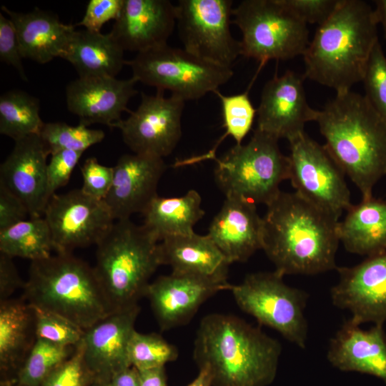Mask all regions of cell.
<instances>
[{"instance_id":"cell-1","label":"cell","mask_w":386,"mask_h":386,"mask_svg":"<svg viewBox=\"0 0 386 386\" xmlns=\"http://www.w3.org/2000/svg\"><path fill=\"white\" fill-rule=\"evenodd\" d=\"M338 223L296 192L281 191L262 217V249L283 277L336 269Z\"/></svg>"},{"instance_id":"cell-2","label":"cell","mask_w":386,"mask_h":386,"mask_svg":"<svg viewBox=\"0 0 386 386\" xmlns=\"http://www.w3.org/2000/svg\"><path fill=\"white\" fill-rule=\"evenodd\" d=\"M282 352L278 340L234 315L202 318L194 344L199 368L209 369L212 386H268Z\"/></svg>"},{"instance_id":"cell-3","label":"cell","mask_w":386,"mask_h":386,"mask_svg":"<svg viewBox=\"0 0 386 386\" xmlns=\"http://www.w3.org/2000/svg\"><path fill=\"white\" fill-rule=\"evenodd\" d=\"M315 122L325 146L362 199L372 197L374 186L386 175V121L365 95L348 91L337 93Z\"/></svg>"},{"instance_id":"cell-4","label":"cell","mask_w":386,"mask_h":386,"mask_svg":"<svg viewBox=\"0 0 386 386\" xmlns=\"http://www.w3.org/2000/svg\"><path fill=\"white\" fill-rule=\"evenodd\" d=\"M374 9L365 1L340 0L331 16L318 25L303 58L304 76L337 93L362 81L379 41Z\"/></svg>"},{"instance_id":"cell-5","label":"cell","mask_w":386,"mask_h":386,"mask_svg":"<svg viewBox=\"0 0 386 386\" xmlns=\"http://www.w3.org/2000/svg\"><path fill=\"white\" fill-rule=\"evenodd\" d=\"M22 297L86 330L112 312L94 267L72 253L31 262Z\"/></svg>"},{"instance_id":"cell-6","label":"cell","mask_w":386,"mask_h":386,"mask_svg":"<svg viewBox=\"0 0 386 386\" xmlns=\"http://www.w3.org/2000/svg\"><path fill=\"white\" fill-rule=\"evenodd\" d=\"M159 243L145 226L127 219L114 222L97 244L94 269L112 312L138 305L146 296L162 265Z\"/></svg>"},{"instance_id":"cell-7","label":"cell","mask_w":386,"mask_h":386,"mask_svg":"<svg viewBox=\"0 0 386 386\" xmlns=\"http://www.w3.org/2000/svg\"><path fill=\"white\" fill-rule=\"evenodd\" d=\"M275 137L255 129L249 142L235 144L217 162L216 183L226 197L269 204L290 177V160Z\"/></svg>"},{"instance_id":"cell-8","label":"cell","mask_w":386,"mask_h":386,"mask_svg":"<svg viewBox=\"0 0 386 386\" xmlns=\"http://www.w3.org/2000/svg\"><path fill=\"white\" fill-rule=\"evenodd\" d=\"M232 16L242 35V55L261 65L303 55L310 43L307 24L282 0H244Z\"/></svg>"},{"instance_id":"cell-9","label":"cell","mask_w":386,"mask_h":386,"mask_svg":"<svg viewBox=\"0 0 386 386\" xmlns=\"http://www.w3.org/2000/svg\"><path fill=\"white\" fill-rule=\"evenodd\" d=\"M137 82L168 90L184 102L214 92L233 76L232 68L202 59L167 44L137 53L127 61Z\"/></svg>"},{"instance_id":"cell-10","label":"cell","mask_w":386,"mask_h":386,"mask_svg":"<svg viewBox=\"0 0 386 386\" xmlns=\"http://www.w3.org/2000/svg\"><path fill=\"white\" fill-rule=\"evenodd\" d=\"M230 291L239 308L259 325L305 348L308 324L305 311L309 297L306 292L285 284L276 271L249 274L242 282L232 285Z\"/></svg>"},{"instance_id":"cell-11","label":"cell","mask_w":386,"mask_h":386,"mask_svg":"<svg viewBox=\"0 0 386 386\" xmlns=\"http://www.w3.org/2000/svg\"><path fill=\"white\" fill-rule=\"evenodd\" d=\"M290 177L296 193L336 219L352 205L345 173L326 147L305 132L288 140Z\"/></svg>"},{"instance_id":"cell-12","label":"cell","mask_w":386,"mask_h":386,"mask_svg":"<svg viewBox=\"0 0 386 386\" xmlns=\"http://www.w3.org/2000/svg\"><path fill=\"white\" fill-rule=\"evenodd\" d=\"M176 24L184 49L209 62L232 68L242 55L240 41L230 31L231 0H179Z\"/></svg>"},{"instance_id":"cell-13","label":"cell","mask_w":386,"mask_h":386,"mask_svg":"<svg viewBox=\"0 0 386 386\" xmlns=\"http://www.w3.org/2000/svg\"><path fill=\"white\" fill-rule=\"evenodd\" d=\"M43 217L56 253H72L76 248L96 246L115 221L104 200L92 198L81 189L54 194Z\"/></svg>"},{"instance_id":"cell-14","label":"cell","mask_w":386,"mask_h":386,"mask_svg":"<svg viewBox=\"0 0 386 386\" xmlns=\"http://www.w3.org/2000/svg\"><path fill=\"white\" fill-rule=\"evenodd\" d=\"M184 101L172 95L142 93L137 109L112 125L121 131L125 144L134 154L164 158L170 154L182 137Z\"/></svg>"},{"instance_id":"cell-15","label":"cell","mask_w":386,"mask_h":386,"mask_svg":"<svg viewBox=\"0 0 386 386\" xmlns=\"http://www.w3.org/2000/svg\"><path fill=\"white\" fill-rule=\"evenodd\" d=\"M338 282L330 290L332 304L347 310L353 322L386 321V251L352 267H337Z\"/></svg>"},{"instance_id":"cell-16","label":"cell","mask_w":386,"mask_h":386,"mask_svg":"<svg viewBox=\"0 0 386 386\" xmlns=\"http://www.w3.org/2000/svg\"><path fill=\"white\" fill-rule=\"evenodd\" d=\"M231 284L190 274L173 272L150 282L146 297L160 329L163 331L187 324L199 307Z\"/></svg>"},{"instance_id":"cell-17","label":"cell","mask_w":386,"mask_h":386,"mask_svg":"<svg viewBox=\"0 0 386 386\" xmlns=\"http://www.w3.org/2000/svg\"><path fill=\"white\" fill-rule=\"evenodd\" d=\"M303 79L288 70L266 82L257 109L256 129L277 139L289 140L305 132L307 122L316 121L319 111L307 102Z\"/></svg>"},{"instance_id":"cell-18","label":"cell","mask_w":386,"mask_h":386,"mask_svg":"<svg viewBox=\"0 0 386 386\" xmlns=\"http://www.w3.org/2000/svg\"><path fill=\"white\" fill-rule=\"evenodd\" d=\"M139 311V305L113 311L84 330V360L94 382H109L116 373L131 367L128 346Z\"/></svg>"},{"instance_id":"cell-19","label":"cell","mask_w":386,"mask_h":386,"mask_svg":"<svg viewBox=\"0 0 386 386\" xmlns=\"http://www.w3.org/2000/svg\"><path fill=\"white\" fill-rule=\"evenodd\" d=\"M114 167L112 187L104 202L114 220L142 213L158 195L159 182L166 169L163 158L139 154L121 156Z\"/></svg>"},{"instance_id":"cell-20","label":"cell","mask_w":386,"mask_h":386,"mask_svg":"<svg viewBox=\"0 0 386 386\" xmlns=\"http://www.w3.org/2000/svg\"><path fill=\"white\" fill-rule=\"evenodd\" d=\"M39 134L14 141L11 153L0 166V183L18 197L30 217H43L48 204L47 157Z\"/></svg>"},{"instance_id":"cell-21","label":"cell","mask_w":386,"mask_h":386,"mask_svg":"<svg viewBox=\"0 0 386 386\" xmlns=\"http://www.w3.org/2000/svg\"><path fill=\"white\" fill-rule=\"evenodd\" d=\"M133 77H78L66 87L68 110L76 115L79 124H104L110 128L119 121L122 113L128 111L127 104L137 94Z\"/></svg>"},{"instance_id":"cell-22","label":"cell","mask_w":386,"mask_h":386,"mask_svg":"<svg viewBox=\"0 0 386 386\" xmlns=\"http://www.w3.org/2000/svg\"><path fill=\"white\" fill-rule=\"evenodd\" d=\"M175 24L169 0H124L109 34L124 51L139 53L167 44Z\"/></svg>"},{"instance_id":"cell-23","label":"cell","mask_w":386,"mask_h":386,"mask_svg":"<svg viewBox=\"0 0 386 386\" xmlns=\"http://www.w3.org/2000/svg\"><path fill=\"white\" fill-rule=\"evenodd\" d=\"M207 236L230 264L247 261L262 248V218L256 204L238 197H226Z\"/></svg>"},{"instance_id":"cell-24","label":"cell","mask_w":386,"mask_h":386,"mask_svg":"<svg viewBox=\"0 0 386 386\" xmlns=\"http://www.w3.org/2000/svg\"><path fill=\"white\" fill-rule=\"evenodd\" d=\"M327 358L341 371L373 375L386 383V332L383 325L364 330L348 319L331 338Z\"/></svg>"},{"instance_id":"cell-25","label":"cell","mask_w":386,"mask_h":386,"mask_svg":"<svg viewBox=\"0 0 386 386\" xmlns=\"http://www.w3.org/2000/svg\"><path fill=\"white\" fill-rule=\"evenodd\" d=\"M1 10L12 21L23 58L39 64L63 59L76 31L72 24L62 23L51 11L35 8L28 13L16 12L1 6Z\"/></svg>"},{"instance_id":"cell-26","label":"cell","mask_w":386,"mask_h":386,"mask_svg":"<svg viewBox=\"0 0 386 386\" xmlns=\"http://www.w3.org/2000/svg\"><path fill=\"white\" fill-rule=\"evenodd\" d=\"M159 252L161 264L169 265L173 272L227 281L230 263L207 234L167 237L159 242Z\"/></svg>"},{"instance_id":"cell-27","label":"cell","mask_w":386,"mask_h":386,"mask_svg":"<svg viewBox=\"0 0 386 386\" xmlns=\"http://www.w3.org/2000/svg\"><path fill=\"white\" fill-rule=\"evenodd\" d=\"M36 340L34 310L23 297L0 302V369L14 380ZM14 382V381H13Z\"/></svg>"},{"instance_id":"cell-28","label":"cell","mask_w":386,"mask_h":386,"mask_svg":"<svg viewBox=\"0 0 386 386\" xmlns=\"http://www.w3.org/2000/svg\"><path fill=\"white\" fill-rule=\"evenodd\" d=\"M338 236L347 251L369 257L386 251V201L373 197L352 205Z\"/></svg>"},{"instance_id":"cell-29","label":"cell","mask_w":386,"mask_h":386,"mask_svg":"<svg viewBox=\"0 0 386 386\" xmlns=\"http://www.w3.org/2000/svg\"><path fill=\"white\" fill-rule=\"evenodd\" d=\"M124 51L109 33L83 29L74 31L63 59L79 77H116L127 65Z\"/></svg>"},{"instance_id":"cell-30","label":"cell","mask_w":386,"mask_h":386,"mask_svg":"<svg viewBox=\"0 0 386 386\" xmlns=\"http://www.w3.org/2000/svg\"><path fill=\"white\" fill-rule=\"evenodd\" d=\"M198 192L188 191L184 195L164 197L157 195L142 213L144 224L159 242L177 235L194 233V226L204 216Z\"/></svg>"},{"instance_id":"cell-31","label":"cell","mask_w":386,"mask_h":386,"mask_svg":"<svg viewBox=\"0 0 386 386\" xmlns=\"http://www.w3.org/2000/svg\"><path fill=\"white\" fill-rule=\"evenodd\" d=\"M54 250L49 224L44 217H29L0 230V252L31 262L47 258Z\"/></svg>"},{"instance_id":"cell-32","label":"cell","mask_w":386,"mask_h":386,"mask_svg":"<svg viewBox=\"0 0 386 386\" xmlns=\"http://www.w3.org/2000/svg\"><path fill=\"white\" fill-rule=\"evenodd\" d=\"M44 124L38 99L21 90H11L1 95V134L16 141L39 134Z\"/></svg>"},{"instance_id":"cell-33","label":"cell","mask_w":386,"mask_h":386,"mask_svg":"<svg viewBox=\"0 0 386 386\" xmlns=\"http://www.w3.org/2000/svg\"><path fill=\"white\" fill-rule=\"evenodd\" d=\"M76 347L63 346L36 338L12 384L14 386H41L71 355Z\"/></svg>"},{"instance_id":"cell-34","label":"cell","mask_w":386,"mask_h":386,"mask_svg":"<svg viewBox=\"0 0 386 386\" xmlns=\"http://www.w3.org/2000/svg\"><path fill=\"white\" fill-rule=\"evenodd\" d=\"M39 135L49 155L63 150L84 152L105 137L102 130L90 129L82 124L71 126L62 122L44 123Z\"/></svg>"},{"instance_id":"cell-35","label":"cell","mask_w":386,"mask_h":386,"mask_svg":"<svg viewBox=\"0 0 386 386\" xmlns=\"http://www.w3.org/2000/svg\"><path fill=\"white\" fill-rule=\"evenodd\" d=\"M128 359L131 366L137 370L163 367L177 360V348L162 335L134 331L128 346Z\"/></svg>"},{"instance_id":"cell-36","label":"cell","mask_w":386,"mask_h":386,"mask_svg":"<svg viewBox=\"0 0 386 386\" xmlns=\"http://www.w3.org/2000/svg\"><path fill=\"white\" fill-rule=\"evenodd\" d=\"M214 93L219 97L222 110L224 137L230 136L241 144L252 129L257 109L252 105L247 92L226 96L218 90Z\"/></svg>"},{"instance_id":"cell-37","label":"cell","mask_w":386,"mask_h":386,"mask_svg":"<svg viewBox=\"0 0 386 386\" xmlns=\"http://www.w3.org/2000/svg\"><path fill=\"white\" fill-rule=\"evenodd\" d=\"M33 308L36 338L68 347H76L81 342L84 330L59 315L34 307Z\"/></svg>"},{"instance_id":"cell-38","label":"cell","mask_w":386,"mask_h":386,"mask_svg":"<svg viewBox=\"0 0 386 386\" xmlns=\"http://www.w3.org/2000/svg\"><path fill=\"white\" fill-rule=\"evenodd\" d=\"M362 82L365 96L386 121V56L379 41L373 48Z\"/></svg>"},{"instance_id":"cell-39","label":"cell","mask_w":386,"mask_h":386,"mask_svg":"<svg viewBox=\"0 0 386 386\" xmlns=\"http://www.w3.org/2000/svg\"><path fill=\"white\" fill-rule=\"evenodd\" d=\"M94 382V378L84 362L81 342L71 355L59 366L41 386H91Z\"/></svg>"},{"instance_id":"cell-40","label":"cell","mask_w":386,"mask_h":386,"mask_svg":"<svg viewBox=\"0 0 386 386\" xmlns=\"http://www.w3.org/2000/svg\"><path fill=\"white\" fill-rule=\"evenodd\" d=\"M81 191L86 195L104 200L112 185L114 167L100 164L96 157L87 158L81 167Z\"/></svg>"},{"instance_id":"cell-41","label":"cell","mask_w":386,"mask_h":386,"mask_svg":"<svg viewBox=\"0 0 386 386\" xmlns=\"http://www.w3.org/2000/svg\"><path fill=\"white\" fill-rule=\"evenodd\" d=\"M84 152L63 150L51 155L47 164L46 196L48 202L56 191L65 186Z\"/></svg>"},{"instance_id":"cell-42","label":"cell","mask_w":386,"mask_h":386,"mask_svg":"<svg viewBox=\"0 0 386 386\" xmlns=\"http://www.w3.org/2000/svg\"><path fill=\"white\" fill-rule=\"evenodd\" d=\"M124 0H90L81 20L76 24L85 29L101 32L103 25L119 16Z\"/></svg>"},{"instance_id":"cell-43","label":"cell","mask_w":386,"mask_h":386,"mask_svg":"<svg viewBox=\"0 0 386 386\" xmlns=\"http://www.w3.org/2000/svg\"><path fill=\"white\" fill-rule=\"evenodd\" d=\"M18 36L15 27L9 18L0 14V60L14 67L21 77L26 80L22 64Z\"/></svg>"},{"instance_id":"cell-44","label":"cell","mask_w":386,"mask_h":386,"mask_svg":"<svg viewBox=\"0 0 386 386\" xmlns=\"http://www.w3.org/2000/svg\"><path fill=\"white\" fill-rule=\"evenodd\" d=\"M340 0H282V2L305 23L325 22L333 13Z\"/></svg>"},{"instance_id":"cell-45","label":"cell","mask_w":386,"mask_h":386,"mask_svg":"<svg viewBox=\"0 0 386 386\" xmlns=\"http://www.w3.org/2000/svg\"><path fill=\"white\" fill-rule=\"evenodd\" d=\"M29 217V210L21 200L0 183V230Z\"/></svg>"},{"instance_id":"cell-46","label":"cell","mask_w":386,"mask_h":386,"mask_svg":"<svg viewBox=\"0 0 386 386\" xmlns=\"http://www.w3.org/2000/svg\"><path fill=\"white\" fill-rule=\"evenodd\" d=\"M13 258L0 252V302L8 300L24 283L16 269Z\"/></svg>"},{"instance_id":"cell-47","label":"cell","mask_w":386,"mask_h":386,"mask_svg":"<svg viewBox=\"0 0 386 386\" xmlns=\"http://www.w3.org/2000/svg\"><path fill=\"white\" fill-rule=\"evenodd\" d=\"M138 372L139 386H167L164 367Z\"/></svg>"},{"instance_id":"cell-48","label":"cell","mask_w":386,"mask_h":386,"mask_svg":"<svg viewBox=\"0 0 386 386\" xmlns=\"http://www.w3.org/2000/svg\"><path fill=\"white\" fill-rule=\"evenodd\" d=\"M110 386H139V372L131 366L116 373L109 381Z\"/></svg>"},{"instance_id":"cell-49","label":"cell","mask_w":386,"mask_h":386,"mask_svg":"<svg viewBox=\"0 0 386 386\" xmlns=\"http://www.w3.org/2000/svg\"><path fill=\"white\" fill-rule=\"evenodd\" d=\"M375 9H374L375 16L378 24H381L384 36L386 39V0L375 1Z\"/></svg>"},{"instance_id":"cell-50","label":"cell","mask_w":386,"mask_h":386,"mask_svg":"<svg viewBox=\"0 0 386 386\" xmlns=\"http://www.w3.org/2000/svg\"><path fill=\"white\" fill-rule=\"evenodd\" d=\"M197 377L187 386H212V375L207 367L199 368Z\"/></svg>"},{"instance_id":"cell-51","label":"cell","mask_w":386,"mask_h":386,"mask_svg":"<svg viewBox=\"0 0 386 386\" xmlns=\"http://www.w3.org/2000/svg\"><path fill=\"white\" fill-rule=\"evenodd\" d=\"M91 386H110L109 382H94Z\"/></svg>"},{"instance_id":"cell-52","label":"cell","mask_w":386,"mask_h":386,"mask_svg":"<svg viewBox=\"0 0 386 386\" xmlns=\"http://www.w3.org/2000/svg\"><path fill=\"white\" fill-rule=\"evenodd\" d=\"M3 386H14V385L11 382H5L3 383Z\"/></svg>"}]
</instances>
